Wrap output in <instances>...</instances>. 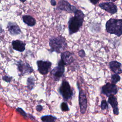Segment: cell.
I'll use <instances>...</instances> for the list:
<instances>
[{
  "instance_id": "1",
  "label": "cell",
  "mask_w": 122,
  "mask_h": 122,
  "mask_svg": "<svg viewBox=\"0 0 122 122\" xmlns=\"http://www.w3.org/2000/svg\"><path fill=\"white\" fill-rule=\"evenodd\" d=\"M85 15L83 12L80 10L74 13V16L71 17L68 21V29L69 34L71 35L78 32L81 27Z\"/></svg>"
},
{
  "instance_id": "2",
  "label": "cell",
  "mask_w": 122,
  "mask_h": 122,
  "mask_svg": "<svg viewBox=\"0 0 122 122\" xmlns=\"http://www.w3.org/2000/svg\"><path fill=\"white\" fill-rule=\"evenodd\" d=\"M49 45L51 52L55 51L58 53H62L67 48L66 39L62 36L51 37L49 39Z\"/></svg>"
},
{
  "instance_id": "3",
  "label": "cell",
  "mask_w": 122,
  "mask_h": 122,
  "mask_svg": "<svg viewBox=\"0 0 122 122\" xmlns=\"http://www.w3.org/2000/svg\"><path fill=\"white\" fill-rule=\"evenodd\" d=\"M105 28L108 33L120 37L122 35V20L110 19L106 23Z\"/></svg>"
},
{
  "instance_id": "4",
  "label": "cell",
  "mask_w": 122,
  "mask_h": 122,
  "mask_svg": "<svg viewBox=\"0 0 122 122\" xmlns=\"http://www.w3.org/2000/svg\"><path fill=\"white\" fill-rule=\"evenodd\" d=\"M59 92L65 101H68L73 95V92L71 89L69 82L65 80L62 81L61 84L59 89Z\"/></svg>"
},
{
  "instance_id": "5",
  "label": "cell",
  "mask_w": 122,
  "mask_h": 122,
  "mask_svg": "<svg viewBox=\"0 0 122 122\" xmlns=\"http://www.w3.org/2000/svg\"><path fill=\"white\" fill-rule=\"evenodd\" d=\"M65 66V64L61 59L58 63V66L55 67L51 71V75L53 80L59 81L60 80L61 78L62 77L64 74Z\"/></svg>"
},
{
  "instance_id": "6",
  "label": "cell",
  "mask_w": 122,
  "mask_h": 122,
  "mask_svg": "<svg viewBox=\"0 0 122 122\" xmlns=\"http://www.w3.org/2000/svg\"><path fill=\"white\" fill-rule=\"evenodd\" d=\"M18 70L20 72V76L24 75L25 74H29L32 73L33 71L32 68L30 65V64L23 61L20 60L16 62Z\"/></svg>"
},
{
  "instance_id": "7",
  "label": "cell",
  "mask_w": 122,
  "mask_h": 122,
  "mask_svg": "<svg viewBox=\"0 0 122 122\" xmlns=\"http://www.w3.org/2000/svg\"><path fill=\"white\" fill-rule=\"evenodd\" d=\"M38 71L42 74L46 75L48 73L51 66V62L48 61L39 60L37 61Z\"/></svg>"
},
{
  "instance_id": "8",
  "label": "cell",
  "mask_w": 122,
  "mask_h": 122,
  "mask_svg": "<svg viewBox=\"0 0 122 122\" xmlns=\"http://www.w3.org/2000/svg\"><path fill=\"white\" fill-rule=\"evenodd\" d=\"M102 93L109 97L112 95L116 94L118 92L117 86L110 82H107L102 87Z\"/></svg>"
},
{
  "instance_id": "9",
  "label": "cell",
  "mask_w": 122,
  "mask_h": 122,
  "mask_svg": "<svg viewBox=\"0 0 122 122\" xmlns=\"http://www.w3.org/2000/svg\"><path fill=\"white\" fill-rule=\"evenodd\" d=\"M57 9L60 10H63L69 13H74L77 10V9L75 6L71 5L68 1L63 0L59 1Z\"/></svg>"
},
{
  "instance_id": "10",
  "label": "cell",
  "mask_w": 122,
  "mask_h": 122,
  "mask_svg": "<svg viewBox=\"0 0 122 122\" xmlns=\"http://www.w3.org/2000/svg\"><path fill=\"white\" fill-rule=\"evenodd\" d=\"M77 87L79 90V103L80 111L82 114H84L85 112L87 109V97L84 91L80 88L78 85H77Z\"/></svg>"
},
{
  "instance_id": "11",
  "label": "cell",
  "mask_w": 122,
  "mask_h": 122,
  "mask_svg": "<svg viewBox=\"0 0 122 122\" xmlns=\"http://www.w3.org/2000/svg\"><path fill=\"white\" fill-rule=\"evenodd\" d=\"M99 6L111 14H115L117 12L118 9L117 6L112 1L101 3L99 4Z\"/></svg>"
},
{
  "instance_id": "12",
  "label": "cell",
  "mask_w": 122,
  "mask_h": 122,
  "mask_svg": "<svg viewBox=\"0 0 122 122\" xmlns=\"http://www.w3.org/2000/svg\"><path fill=\"white\" fill-rule=\"evenodd\" d=\"M7 29L9 33L12 36H16L21 33V30L16 22H9Z\"/></svg>"
},
{
  "instance_id": "13",
  "label": "cell",
  "mask_w": 122,
  "mask_h": 122,
  "mask_svg": "<svg viewBox=\"0 0 122 122\" xmlns=\"http://www.w3.org/2000/svg\"><path fill=\"white\" fill-rule=\"evenodd\" d=\"M61 60L64 63L65 65L71 64L74 60L73 53L69 51H65L61 54Z\"/></svg>"
},
{
  "instance_id": "14",
  "label": "cell",
  "mask_w": 122,
  "mask_h": 122,
  "mask_svg": "<svg viewBox=\"0 0 122 122\" xmlns=\"http://www.w3.org/2000/svg\"><path fill=\"white\" fill-rule=\"evenodd\" d=\"M109 66L111 70L115 74L122 73V65L120 62L116 61H112L109 62Z\"/></svg>"
},
{
  "instance_id": "15",
  "label": "cell",
  "mask_w": 122,
  "mask_h": 122,
  "mask_svg": "<svg viewBox=\"0 0 122 122\" xmlns=\"http://www.w3.org/2000/svg\"><path fill=\"white\" fill-rule=\"evenodd\" d=\"M108 102L111 105L113 109V112L115 115H118L119 109L118 107V101L117 97L114 95L110 96L108 99Z\"/></svg>"
},
{
  "instance_id": "16",
  "label": "cell",
  "mask_w": 122,
  "mask_h": 122,
  "mask_svg": "<svg viewBox=\"0 0 122 122\" xmlns=\"http://www.w3.org/2000/svg\"><path fill=\"white\" fill-rule=\"evenodd\" d=\"M12 48L19 52H23L25 49V43L19 40H14L11 42Z\"/></svg>"
},
{
  "instance_id": "17",
  "label": "cell",
  "mask_w": 122,
  "mask_h": 122,
  "mask_svg": "<svg viewBox=\"0 0 122 122\" xmlns=\"http://www.w3.org/2000/svg\"><path fill=\"white\" fill-rule=\"evenodd\" d=\"M22 18L24 23L30 27H32L36 24V20L30 15H23Z\"/></svg>"
},
{
  "instance_id": "18",
  "label": "cell",
  "mask_w": 122,
  "mask_h": 122,
  "mask_svg": "<svg viewBox=\"0 0 122 122\" xmlns=\"http://www.w3.org/2000/svg\"><path fill=\"white\" fill-rule=\"evenodd\" d=\"M35 85V79L32 76L28 78L27 80V87L30 90H31L34 88Z\"/></svg>"
},
{
  "instance_id": "19",
  "label": "cell",
  "mask_w": 122,
  "mask_h": 122,
  "mask_svg": "<svg viewBox=\"0 0 122 122\" xmlns=\"http://www.w3.org/2000/svg\"><path fill=\"white\" fill-rule=\"evenodd\" d=\"M56 119V117L52 115H45L41 118L43 122H54Z\"/></svg>"
},
{
  "instance_id": "20",
  "label": "cell",
  "mask_w": 122,
  "mask_h": 122,
  "mask_svg": "<svg viewBox=\"0 0 122 122\" xmlns=\"http://www.w3.org/2000/svg\"><path fill=\"white\" fill-rule=\"evenodd\" d=\"M121 80L120 76L117 74H112L111 76V81L112 83L113 84H116L118 81H119Z\"/></svg>"
},
{
  "instance_id": "21",
  "label": "cell",
  "mask_w": 122,
  "mask_h": 122,
  "mask_svg": "<svg viewBox=\"0 0 122 122\" xmlns=\"http://www.w3.org/2000/svg\"><path fill=\"white\" fill-rule=\"evenodd\" d=\"M101 109L102 110H104L105 109L108 108V103L106 100H103L102 101L101 104Z\"/></svg>"
},
{
  "instance_id": "22",
  "label": "cell",
  "mask_w": 122,
  "mask_h": 122,
  "mask_svg": "<svg viewBox=\"0 0 122 122\" xmlns=\"http://www.w3.org/2000/svg\"><path fill=\"white\" fill-rule=\"evenodd\" d=\"M61 110L63 112H66V111H69V110L67 104L65 102H63L61 103Z\"/></svg>"
},
{
  "instance_id": "23",
  "label": "cell",
  "mask_w": 122,
  "mask_h": 122,
  "mask_svg": "<svg viewBox=\"0 0 122 122\" xmlns=\"http://www.w3.org/2000/svg\"><path fill=\"white\" fill-rule=\"evenodd\" d=\"M12 79V77H10L9 76H7V75H4L2 77V80H3L4 81L7 82H10V81H11Z\"/></svg>"
},
{
  "instance_id": "24",
  "label": "cell",
  "mask_w": 122,
  "mask_h": 122,
  "mask_svg": "<svg viewBox=\"0 0 122 122\" xmlns=\"http://www.w3.org/2000/svg\"><path fill=\"white\" fill-rule=\"evenodd\" d=\"M16 111L18 112H19L22 116H23L24 117H26L27 116V114H26V112L21 108H17Z\"/></svg>"
},
{
  "instance_id": "25",
  "label": "cell",
  "mask_w": 122,
  "mask_h": 122,
  "mask_svg": "<svg viewBox=\"0 0 122 122\" xmlns=\"http://www.w3.org/2000/svg\"><path fill=\"white\" fill-rule=\"evenodd\" d=\"M78 55L81 57V58H83L85 56V52L83 50H81L78 51Z\"/></svg>"
},
{
  "instance_id": "26",
  "label": "cell",
  "mask_w": 122,
  "mask_h": 122,
  "mask_svg": "<svg viewBox=\"0 0 122 122\" xmlns=\"http://www.w3.org/2000/svg\"><path fill=\"white\" fill-rule=\"evenodd\" d=\"M36 109L37 111L41 112L42 110V106L41 105H37L36 106Z\"/></svg>"
},
{
  "instance_id": "27",
  "label": "cell",
  "mask_w": 122,
  "mask_h": 122,
  "mask_svg": "<svg viewBox=\"0 0 122 122\" xmlns=\"http://www.w3.org/2000/svg\"><path fill=\"white\" fill-rule=\"evenodd\" d=\"M50 2H51V5H52V6H55V5H56V1H55V0H51L50 1Z\"/></svg>"
},
{
  "instance_id": "28",
  "label": "cell",
  "mask_w": 122,
  "mask_h": 122,
  "mask_svg": "<svg viewBox=\"0 0 122 122\" xmlns=\"http://www.w3.org/2000/svg\"><path fill=\"white\" fill-rule=\"evenodd\" d=\"M91 3H92L93 4H96L97 3L99 2V0H90V1Z\"/></svg>"
},
{
  "instance_id": "29",
  "label": "cell",
  "mask_w": 122,
  "mask_h": 122,
  "mask_svg": "<svg viewBox=\"0 0 122 122\" xmlns=\"http://www.w3.org/2000/svg\"><path fill=\"white\" fill-rule=\"evenodd\" d=\"M20 1L21 2H24L25 1H26V0H20Z\"/></svg>"
},
{
  "instance_id": "30",
  "label": "cell",
  "mask_w": 122,
  "mask_h": 122,
  "mask_svg": "<svg viewBox=\"0 0 122 122\" xmlns=\"http://www.w3.org/2000/svg\"><path fill=\"white\" fill-rule=\"evenodd\" d=\"M121 2H122V0L121 1Z\"/></svg>"
}]
</instances>
